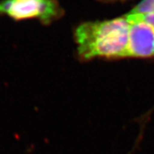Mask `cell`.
<instances>
[{
  "label": "cell",
  "instance_id": "3957f363",
  "mask_svg": "<svg viewBox=\"0 0 154 154\" xmlns=\"http://www.w3.org/2000/svg\"><path fill=\"white\" fill-rule=\"evenodd\" d=\"M129 22L128 57H154V28L137 15H123Z\"/></svg>",
  "mask_w": 154,
  "mask_h": 154
},
{
  "label": "cell",
  "instance_id": "277c9868",
  "mask_svg": "<svg viewBox=\"0 0 154 154\" xmlns=\"http://www.w3.org/2000/svg\"><path fill=\"white\" fill-rule=\"evenodd\" d=\"M128 13L135 15H147L154 13V0H141Z\"/></svg>",
  "mask_w": 154,
  "mask_h": 154
},
{
  "label": "cell",
  "instance_id": "5b68a950",
  "mask_svg": "<svg viewBox=\"0 0 154 154\" xmlns=\"http://www.w3.org/2000/svg\"><path fill=\"white\" fill-rule=\"evenodd\" d=\"M135 15V14H134ZM140 17L141 19H143L144 21L148 22L149 24H151L154 28V13H151V14H147V15H137Z\"/></svg>",
  "mask_w": 154,
  "mask_h": 154
},
{
  "label": "cell",
  "instance_id": "6da1fadb",
  "mask_svg": "<svg viewBox=\"0 0 154 154\" xmlns=\"http://www.w3.org/2000/svg\"><path fill=\"white\" fill-rule=\"evenodd\" d=\"M128 33L129 22L124 16L82 22L74 31L77 54L84 61L128 57Z\"/></svg>",
  "mask_w": 154,
  "mask_h": 154
},
{
  "label": "cell",
  "instance_id": "7a4b0ae2",
  "mask_svg": "<svg viewBox=\"0 0 154 154\" xmlns=\"http://www.w3.org/2000/svg\"><path fill=\"white\" fill-rule=\"evenodd\" d=\"M0 15L15 21L38 20L50 25L64 15L57 0H0Z\"/></svg>",
  "mask_w": 154,
  "mask_h": 154
},
{
  "label": "cell",
  "instance_id": "8992f818",
  "mask_svg": "<svg viewBox=\"0 0 154 154\" xmlns=\"http://www.w3.org/2000/svg\"><path fill=\"white\" fill-rule=\"evenodd\" d=\"M99 1H104V2H114V1H120V0H99Z\"/></svg>",
  "mask_w": 154,
  "mask_h": 154
}]
</instances>
